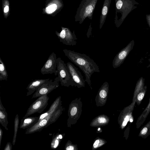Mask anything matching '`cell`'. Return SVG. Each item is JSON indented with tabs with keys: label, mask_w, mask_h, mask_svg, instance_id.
Listing matches in <instances>:
<instances>
[{
	"label": "cell",
	"mask_w": 150,
	"mask_h": 150,
	"mask_svg": "<svg viewBox=\"0 0 150 150\" xmlns=\"http://www.w3.org/2000/svg\"><path fill=\"white\" fill-rule=\"evenodd\" d=\"M99 141L98 140H96L93 144V146L94 148H97L98 145Z\"/></svg>",
	"instance_id": "cell-28"
},
{
	"label": "cell",
	"mask_w": 150,
	"mask_h": 150,
	"mask_svg": "<svg viewBox=\"0 0 150 150\" xmlns=\"http://www.w3.org/2000/svg\"><path fill=\"white\" fill-rule=\"evenodd\" d=\"M111 0H104L101 9L100 18L99 29H100L104 25L109 11Z\"/></svg>",
	"instance_id": "cell-11"
},
{
	"label": "cell",
	"mask_w": 150,
	"mask_h": 150,
	"mask_svg": "<svg viewBox=\"0 0 150 150\" xmlns=\"http://www.w3.org/2000/svg\"><path fill=\"white\" fill-rule=\"evenodd\" d=\"M57 78L62 85L67 86L73 82L68 69L60 57L57 59Z\"/></svg>",
	"instance_id": "cell-3"
},
{
	"label": "cell",
	"mask_w": 150,
	"mask_h": 150,
	"mask_svg": "<svg viewBox=\"0 0 150 150\" xmlns=\"http://www.w3.org/2000/svg\"></svg>",
	"instance_id": "cell-32"
},
{
	"label": "cell",
	"mask_w": 150,
	"mask_h": 150,
	"mask_svg": "<svg viewBox=\"0 0 150 150\" xmlns=\"http://www.w3.org/2000/svg\"><path fill=\"white\" fill-rule=\"evenodd\" d=\"M148 60L150 62L149 64L147 66V68L150 67V58L149 59H148Z\"/></svg>",
	"instance_id": "cell-31"
},
{
	"label": "cell",
	"mask_w": 150,
	"mask_h": 150,
	"mask_svg": "<svg viewBox=\"0 0 150 150\" xmlns=\"http://www.w3.org/2000/svg\"><path fill=\"white\" fill-rule=\"evenodd\" d=\"M3 134V131L1 128H0V146L1 145L2 139V136Z\"/></svg>",
	"instance_id": "cell-27"
},
{
	"label": "cell",
	"mask_w": 150,
	"mask_h": 150,
	"mask_svg": "<svg viewBox=\"0 0 150 150\" xmlns=\"http://www.w3.org/2000/svg\"><path fill=\"white\" fill-rule=\"evenodd\" d=\"M39 117V116L24 117L21 120L20 128L25 129L32 126L38 122Z\"/></svg>",
	"instance_id": "cell-12"
},
{
	"label": "cell",
	"mask_w": 150,
	"mask_h": 150,
	"mask_svg": "<svg viewBox=\"0 0 150 150\" xmlns=\"http://www.w3.org/2000/svg\"><path fill=\"white\" fill-rule=\"evenodd\" d=\"M63 138L61 134H53L51 143V148L53 149L57 148L59 145L60 140Z\"/></svg>",
	"instance_id": "cell-18"
},
{
	"label": "cell",
	"mask_w": 150,
	"mask_h": 150,
	"mask_svg": "<svg viewBox=\"0 0 150 150\" xmlns=\"http://www.w3.org/2000/svg\"><path fill=\"white\" fill-rule=\"evenodd\" d=\"M134 45V41L133 40L117 53L112 61V65L113 68L115 69L119 67L124 62L129 53L133 49Z\"/></svg>",
	"instance_id": "cell-7"
},
{
	"label": "cell",
	"mask_w": 150,
	"mask_h": 150,
	"mask_svg": "<svg viewBox=\"0 0 150 150\" xmlns=\"http://www.w3.org/2000/svg\"><path fill=\"white\" fill-rule=\"evenodd\" d=\"M7 113L5 110L0 109V123L6 130H8Z\"/></svg>",
	"instance_id": "cell-16"
},
{
	"label": "cell",
	"mask_w": 150,
	"mask_h": 150,
	"mask_svg": "<svg viewBox=\"0 0 150 150\" xmlns=\"http://www.w3.org/2000/svg\"><path fill=\"white\" fill-rule=\"evenodd\" d=\"M147 88L146 85L144 86V88L137 95L136 98V103L138 105H139L141 103L146 94Z\"/></svg>",
	"instance_id": "cell-19"
},
{
	"label": "cell",
	"mask_w": 150,
	"mask_h": 150,
	"mask_svg": "<svg viewBox=\"0 0 150 150\" xmlns=\"http://www.w3.org/2000/svg\"><path fill=\"white\" fill-rule=\"evenodd\" d=\"M66 150H73L74 147L72 146H69L66 147Z\"/></svg>",
	"instance_id": "cell-29"
},
{
	"label": "cell",
	"mask_w": 150,
	"mask_h": 150,
	"mask_svg": "<svg viewBox=\"0 0 150 150\" xmlns=\"http://www.w3.org/2000/svg\"><path fill=\"white\" fill-rule=\"evenodd\" d=\"M57 8V5L56 4H53L47 7L45 10L47 13L51 14Z\"/></svg>",
	"instance_id": "cell-22"
},
{
	"label": "cell",
	"mask_w": 150,
	"mask_h": 150,
	"mask_svg": "<svg viewBox=\"0 0 150 150\" xmlns=\"http://www.w3.org/2000/svg\"><path fill=\"white\" fill-rule=\"evenodd\" d=\"M105 89H101L99 92V95L102 98H105L107 96V92Z\"/></svg>",
	"instance_id": "cell-23"
},
{
	"label": "cell",
	"mask_w": 150,
	"mask_h": 150,
	"mask_svg": "<svg viewBox=\"0 0 150 150\" xmlns=\"http://www.w3.org/2000/svg\"><path fill=\"white\" fill-rule=\"evenodd\" d=\"M49 99L47 94L39 97L30 105L24 117L28 116L36 113H41L48 105Z\"/></svg>",
	"instance_id": "cell-4"
},
{
	"label": "cell",
	"mask_w": 150,
	"mask_h": 150,
	"mask_svg": "<svg viewBox=\"0 0 150 150\" xmlns=\"http://www.w3.org/2000/svg\"><path fill=\"white\" fill-rule=\"evenodd\" d=\"M8 74L5 64L0 57V81L7 80Z\"/></svg>",
	"instance_id": "cell-17"
},
{
	"label": "cell",
	"mask_w": 150,
	"mask_h": 150,
	"mask_svg": "<svg viewBox=\"0 0 150 150\" xmlns=\"http://www.w3.org/2000/svg\"><path fill=\"white\" fill-rule=\"evenodd\" d=\"M145 79L141 77L137 81L134 90L132 102H136V97L137 94L144 86Z\"/></svg>",
	"instance_id": "cell-14"
},
{
	"label": "cell",
	"mask_w": 150,
	"mask_h": 150,
	"mask_svg": "<svg viewBox=\"0 0 150 150\" xmlns=\"http://www.w3.org/2000/svg\"><path fill=\"white\" fill-rule=\"evenodd\" d=\"M12 149V144L10 142H8L6 144L4 149V150H11Z\"/></svg>",
	"instance_id": "cell-24"
},
{
	"label": "cell",
	"mask_w": 150,
	"mask_h": 150,
	"mask_svg": "<svg viewBox=\"0 0 150 150\" xmlns=\"http://www.w3.org/2000/svg\"><path fill=\"white\" fill-rule=\"evenodd\" d=\"M63 51L65 55L82 71L85 76V81L90 84L92 75L94 72H100L98 65L93 59L85 54L66 49H64Z\"/></svg>",
	"instance_id": "cell-1"
},
{
	"label": "cell",
	"mask_w": 150,
	"mask_h": 150,
	"mask_svg": "<svg viewBox=\"0 0 150 150\" xmlns=\"http://www.w3.org/2000/svg\"><path fill=\"white\" fill-rule=\"evenodd\" d=\"M98 121L100 123H104L106 122V119L103 117H99L98 119Z\"/></svg>",
	"instance_id": "cell-26"
},
{
	"label": "cell",
	"mask_w": 150,
	"mask_h": 150,
	"mask_svg": "<svg viewBox=\"0 0 150 150\" xmlns=\"http://www.w3.org/2000/svg\"><path fill=\"white\" fill-rule=\"evenodd\" d=\"M66 65L69 71L73 83L78 85H83L85 81L83 76L78 69L70 62H67Z\"/></svg>",
	"instance_id": "cell-9"
},
{
	"label": "cell",
	"mask_w": 150,
	"mask_h": 150,
	"mask_svg": "<svg viewBox=\"0 0 150 150\" xmlns=\"http://www.w3.org/2000/svg\"><path fill=\"white\" fill-rule=\"evenodd\" d=\"M59 82L57 77L54 79L53 81L52 79H50L43 83L36 91L33 95L32 98L48 94L59 86Z\"/></svg>",
	"instance_id": "cell-6"
},
{
	"label": "cell",
	"mask_w": 150,
	"mask_h": 150,
	"mask_svg": "<svg viewBox=\"0 0 150 150\" xmlns=\"http://www.w3.org/2000/svg\"><path fill=\"white\" fill-rule=\"evenodd\" d=\"M150 112V98L147 106L141 114L138 117L136 122V127L139 128L145 121L147 117Z\"/></svg>",
	"instance_id": "cell-13"
},
{
	"label": "cell",
	"mask_w": 150,
	"mask_h": 150,
	"mask_svg": "<svg viewBox=\"0 0 150 150\" xmlns=\"http://www.w3.org/2000/svg\"><path fill=\"white\" fill-rule=\"evenodd\" d=\"M61 110L59 107L53 112L49 121L48 126L55 122L60 115Z\"/></svg>",
	"instance_id": "cell-21"
},
{
	"label": "cell",
	"mask_w": 150,
	"mask_h": 150,
	"mask_svg": "<svg viewBox=\"0 0 150 150\" xmlns=\"http://www.w3.org/2000/svg\"><path fill=\"white\" fill-rule=\"evenodd\" d=\"M50 79L49 78L46 79H36L32 81L26 88L28 90L26 96L31 95L43 83Z\"/></svg>",
	"instance_id": "cell-10"
},
{
	"label": "cell",
	"mask_w": 150,
	"mask_h": 150,
	"mask_svg": "<svg viewBox=\"0 0 150 150\" xmlns=\"http://www.w3.org/2000/svg\"><path fill=\"white\" fill-rule=\"evenodd\" d=\"M77 111V109L76 107H73L71 109L70 112V114L71 115H75Z\"/></svg>",
	"instance_id": "cell-25"
},
{
	"label": "cell",
	"mask_w": 150,
	"mask_h": 150,
	"mask_svg": "<svg viewBox=\"0 0 150 150\" xmlns=\"http://www.w3.org/2000/svg\"><path fill=\"white\" fill-rule=\"evenodd\" d=\"M98 0H82L75 16V21L81 24L87 18L92 20Z\"/></svg>",
	"instance_id": "cell-2"
},
{
	"label": "cell",
	"mask_w": 150,
	"mask_h": 150,
	"mask_svg": "<svg viewBox=\"0 0 150 150\" xmlns=\"http://www.w3.org/2000/svg\"><path fill=\"white\" fill-rule=\"evenodd\" d=\"M19 116L17 114L16 116L14 121V133L12 141V144L13 145H15L16 142L17 133L19 127Z\"/></svg>",
	"instance_id": "cell-20"
},
{
	"label": "cell",
	"mask_w": 150,
	"mask_h": 150,
	"mask_svg": "<svg viewBox=\"0 0 150 150\" xmlns=\"http://www.w3.org/2000/svg\"><path fill=\"white\" fill-rule=\"evenodd\" d=\"M150 135V120L140 129L138 136L146 139Z\"/></svg>",
	"instance_id": "cell-15"
},
{
	"label": "cell",
	"mask_w": 150,
	"mask_h": 150,
	"mask_svg": "<svg viewBox=\"0 0 150 150\" xmlns=\"http://www.w3.org/2000/svg\"><path fill=\"white\" fill-rule=\"evenodd\" d=\"M62 29L60 33L56 32V34L60 42L67 45H76L77 39L74 30L72 32L69 28L63 27H62Z\"/></svg>",
	"instance_id": "cell-5"
},
{
	"label": "cell",
	"mask_w": 150,
	"mask_h": 150,
	"mask_svg": "<svg viewBox=\"0 0 150 150\" xmlns=\"http://www.w3.org/2000/svg\"><path fill=\"white\" fill-rule=\"evenodd\" d=\"M9 10V7L8 6H6L4 8V12L5 13H6Z\"/></svg>",
	"instance_id": "cell-30"
},
{
	"label": "cell",
	"mask_w": 150,
	"mask_h": 150,
	"mask_svg": "<svg viewBox=\"0 0 150 150\" xmlns=\"http://www.w3.org/2000/svg\"><path fill=\"white\" fill-rule=\"evenodd\" d=\"M57 59L56 54L52 52L40 70V72L42 74L53 73H54L55 76L57 74Z\"/></svg>",
	"instance_id": "cell-8"
}]
</instances>
